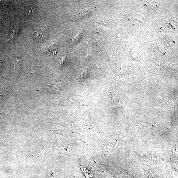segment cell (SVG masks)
<instances>
[{
	"label": "cell",
	"mask_w": 178,
	"mask_h": 178,
	"mask_svg": "<svg viewBox=\"0 0 178 178\" xmlns=\"http://www.w3.org/2000/svg\"><path fill=\"white\" fill-rule=\"evenodd\" d=\"M2 62V60H0V66H1Z\"/></svg>",
	"instance_id": "obj_7"
},
{
	"label": "cell",
	"mask_w": 178,
	"mask_h": 178,
	"mask_svg": "<svg viewBox=\"0 0 178 178\" xmlns=\"http://www.w3.org/2000/svg\"><path fill=\"white\" fill-rule=\"evenodd\" d=\"M14 70L16 71H19L21 68V60L20 58L17 57L14 59L13 60Z\"/></svg>",
	"instance_id": "obj_3"
},
{
	"label": "cell",
	"mask_w": 178,
	"mask_h": 178,
	"mask_svg": "<svg viewBox=\"0 0 178 178\" xmlns=\"http://www.w3.org/2000/svg\"><path fill=\"white\" fill-rule=\"evenodd\" d=\"M33 37L36 41L39 42H42L43 38V35L41 32L38 29H33Z\"/></svg>",
	"instance_id": "obj_2"
},
{
	"label": "cell",
	"mask_w": 178,
	"mask_h": 178,
	"mask_svg": "<svg viewBox=\"0 0 178 178\" xmlns=\"http://www.w3.org/2000/svg\"><path fill=\"white\" fill-rule=\"evenodd\" d=\"M90 13V11L89 9H84L82 10L79 13L80 18H84V17H87Z\"/></svg>",
	"instance_id": "obj_5"
},
{
	"label": "cell",
	"mask_w": 178,
	"mask_h": 178,
	"mask_svg": "<svg viewBox=\"0 0 178 178\" xmlns=\"http://www.w3.org/2000/svg\"><path fill=\"white\" fill-rule=\"evenodd\" d=\"M18 33V29L15 28H13L11 30L10 36L8 40V41L9 42H12L13 41L17 38Z\"/></svg>",
	"instance_id": "obj_4"
},
{
	"label": "cell",
	"mask_w": 178,
	"mask_h": 178,
	"mask_svg": "<svg viewBox=\"0 0 178 178\" xmlns=\"http://www.w3.org/2000/svg\"><path fill=\"white\" fill-rule=\"evenodd\" d=\"M7 90L5 87V86L3 84L2 85V88L1 89V92H0V96H2L3 95H4L6 93Z\"/></svg>",
	"instance_id": "obj_6"
},
{
	"label": "cell",
	"mask_w": 178,
	"mask_h": 178,
	"mask_svg": "<svg viewBox=\"0 0 178 178\" xmlns=\"http://www.w3.org/2000/svg\"><path fill=\"white\" fill-rule=\"evenodd\" d=\"M37 13L36 9L33 7L27 6L25 7L24 14L26 16L33 17L36 15Z\"/></svg>",
	"instance_id": "obj_1"
}]
</instances>
